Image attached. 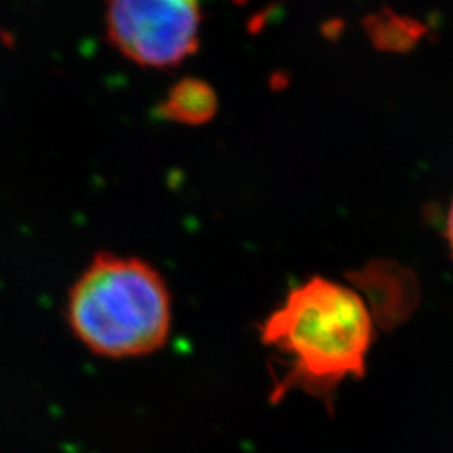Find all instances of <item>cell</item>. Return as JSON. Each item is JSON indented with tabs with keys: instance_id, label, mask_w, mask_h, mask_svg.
Instances as JSON below:
<instances>
[{
	"instance_id": "cell-2",
	"label": "cell",
	"mask_w": 453,
	"mask_h": 453,
	"mask_svg": "<svg viewBox=\"0 0 453 453\" xmlns=\"http://www.w3.org/2000/svg\"><path fill=\"white\" fill-rule=\"evenodd\" d=\"M65 316L76 340L97 357H148L170 336L172 294L146 260L99 252L73 284Z\"/></svg>"
},
{
	"instance_id": "cell-3",
	"label": "cell",
	"mask_w": 453,
	"mask_h": 453,
	"mask_svg": "<svg viewBox=\"0 0 453 453\" xmlns=\"http://www.w3.org/2000/svg\"><path fill=\"white\" fill-rule=\"evenodd\" d=\"M106 33L134 65L177 67L200 46L202 0H106Z\"/></svg>"
},
{
	"instance_id": "cell-4",
	"label": "cell",
	"mask_w": 453,
	"mask_h": 453,
	"mask_svg": "<svg viewBox=\"0 0 453 453\" xmlns=\"http://www.w3.org/2000/svg\"><path fill=\"white\" fill-rule=\"evenodd\" d=\"M219 97L211 84L195 78L177 82L163 99V118L181 125H205L217 113Z\"/></svg>"
},
{
	"instance_id": "cell-5",
	"label": "cell",
	"mask_w": 453,
	"mask_h": 453,
	"mask_svg": "<svg viewBox=\"0 0 453 453\" xmlns=\"http://www.w3.org/2000/svg\"><path fill=\"white\" fill-rule=\"evenodd\" d=\"M411 24L402 17L378 16L368 20V29L372 34V41L383 49H406L413 44L418 37L420 26L408 27Z\"/></svg>"
},
{
	"instance_id": "cell-1",
	"label": "cell",
	"mask_w": 453,
	"mask_h": 453,
	"mask_svg": "<svg viewBox=\"0 0 453 453\" xmlns=\"http://www.w3.org/2000/svg\"><path fill=\"white\" fill-rule=\"evenodd\" d=\"M259 334L282 365L273 388L274 402L303 391L329 403L341 383L365 376L372 311L353 288L314 275L292 288L269 312Z\"/></svg>"
},
{
	"instance_id": "cell-6",
	"label": "cell",
	"mask_w": 453,
	"mask_h": 453,
	"mask_svg": "<svg viewBox=\"0 0 453 453\" xmlns=\"http://www.w3.org/2000/svg\"><path fill=\"white\" fill-rule=\"evenodd\" d=\"M447 239H449L453 252V203L449 211V219H447Z\"/></svg>"
}]
</instances>
